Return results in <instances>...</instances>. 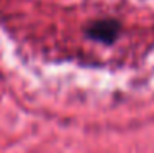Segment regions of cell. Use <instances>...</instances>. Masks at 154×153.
<instances>
[{
    "label": "cell",
    "mask_w": 154,
    "mask_h": 153,
    "mask_svg": "<svg viewBox=\"0 0 154 153\" xmlns=\"http://www.w3.org/2000/svg\"><path fill=\"white\" fill-rule=\"evenodd\" d=\"M85 33L90 36L92 40H97V41L102 43H113L120 35V23L116 20H112V18H103V20H97L92 21V23L87 27Z\"/></svg>",
    "instance_id": "cell-1"
}]
</instances>
